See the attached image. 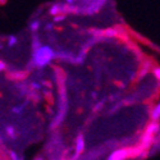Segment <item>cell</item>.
<instances>
[{
	"label": "cell",
	"instance_id": "14",
	"mask_svg": "<svg viewBox=\"0 0 160 160\" xmlns=\"http://www.w3.org/2000/svg\"><path fill=\"white\" fill-rule=\"evenodd\" d=\"M5 69H7V64H5L3 60H0V73L4 72Z\"/></svg>",
	"mask_w": 160,
	"mask_h": 160
},
{
	"label": "cell",
	"instance_id": "1",
	"mask_svg": "<svg viewBox=\"0 0 160 160\" xmlns=\"http://www.w3.org/2000/svg\"><path fill=\"white\" fill-rule=\"evenodd\" d=\"M55 54H57V51L54 50L52 46L41 44L40 46L32 49L30 67L33 69H42L49 64H51V62L55 59Z\"/></svg>",
	"mask_w": 160,
	"mask_h": 160
},
{
	"label": "cell",
	"instance_id": "6",
	"mask_svg": "<svg viewBox=\"0 0 160 160\" xmlns=\"http://www.w3.org/2000/svg\"><path fill=\"white\" fill-rule=\"evenodd\" d=\"M150 119L155 122H159V119H160V104L159 102H156L150 109Z\"/></svg>",
	"mask_w": 160,
	"mask_h": 160
},
{
	"label": "cell",
	"instance_id": "10",
	"mask_svg": "<svg viewBox=\"0 0 160 160\" xmlns=\"http://www.w3.org/2000/svg\"><path fill=\"white\" fill-rule=\"evenodd\" d=\"M23 110H24L23 105H14V106H12V109H10V112L14 115H21L23 113Z\"/></svg>",
	"mask_w": 160,
	"mask_h": 160
},
{
	"label": "cell",
	"instance_id": "8",
	"mask_svg": "<svg viewBox=\"0 0 160 160\" xmlns=\"http://www.w3.org/2000/svg\"><path fill=\"white\" fill-rule=\"evenodd\" d=\"M28 27H30V31H31V32L37 33L38 30H40V27H41V21H40V19H32V21L30 22Z\"/></svg>",
	"mask_w": 160,
	"mask_h": 160
},
{
	"label": "cell",
	"instance_id": "2",
	"mask_svg": "<svg viewBox=\"0 0 160 160\" xmlns=\"http://www.w3.org/2000/svg\"><path fill=\"white\" fill-rule=\"evenodd\" d=\"M159 122H155V121H151L148 127L145 128L143 131V135L141 137V149H148L151 146V143H154V138L156 136H159Z\"/></svg>",
	"mask_w": 160,
	"mask_h": 160
},
{
	"label": "cell",
	"instance_id": "5",
	"mask_svg": "<svg viewBox=\"0 0 160 160\" xmlns=\"http://www.w3.org/2000/svg\"><path fill=\"white\" fill-rule=\"evenodd\" d=\"M62 13H64V14H67V5L63 4V3H54L51 4L50 8H49V14L50 16H57V14H62Z\"/></svg>",
	"mask_w": 160,
	"mask_h": 160
},
{
	"label": "cell",
	"instance_id": "9",
	"mask_svg": "<svg viewBox=\"0 0 160 160\" xmlns=\"http://www.w3.org/2000/svg\"><path fill=\"white\" fill-rule=\"evenodd\" d=\"M17 44H18V37H17V36H14V35L8 36V38H7V45H8V48H14Z\"/></svg>",
	"mask_w": 160,
	"mask_h": 160
},
{
	"label": "cell",
	"instance_id": "11",
	"mask_svg": "<svg viewBox=\"0 0 160 160\" xmlns=\"http://www.w3.org/2000/svg\"><path fill=\"white\" fill-rule=\"evenodd\" d=\"M8 158H9V160H24L21 155H18L16 151H13V150H8Z\"/></svg>",
	"mask_w": 160,
	"mask_h": 160
},
{
	"label": "cell",
	"instance_id": "17",
	"mask_svg": "<svg viewBox=\"0 0 160 160\" xmlns=\"http://www.w3.org/2000/svg\"><path fill=\"white\" fill-rule=\"evenodd\" d=\"M0 160H3V156L2 155H0Z\"/></svg>",
	"mask_w": 160,
	"mask_h": 160
},
{
	"label": "cell",
	"instance_id": "15",
	"mask_svg": "<svg viewBox=\"0 0 160 160\" xmlns=\"http://www.w3.org/2000/svg\"><path fill=\"white\" fill-rule=\"evenodd\" d=\"M54 28V23H48L46 26H45V30L46 31H50V30H52Z\"/></svg>",
	"mask_w": 160,
	"mask_h": 160
},
{
	"label": "cell",
	"instance_id": "3",
	"mask_svg": "<svg viewBox=\"0 0 160 160\" xmlns=\"http://www.w3.org/2000/svg\"><path fill=\"white\" fill-rule=\"evenodd\" d=\"M85 146H86L85 136L82 135V133H79V135H77V137H76V140H74V152H76L74 160L85 151Z\"/></svg>",
	"mask_w": 160,
	"mask_h": 160
},
{
	"label": "cell",
	"instance_id": "16",
	"mask_svg": "<svg viewBox=\"0 0 160 160\" xmlns=\"http://www.w3.org/2000/svg\"><path fill=\"white\" fill-rule=\"evenodd\" d=\"M3 48V45H2V42H0V49H2Z\"/></svg>",
	"mask_w": 160,
	"mask_h": 160
},
{
	"label": "cell",
	"instance_id": "4",
	"mask_svg": "<svg viewBox=\"0 0 160 160\" xmlns=\"http://www.w3.org/2000/svg\"><path fill=\"white\" fill-rule=\"evenodd\" d=\"M131 156V152L128 149H117L114 150L106 160H127Z\"/></svg>",
	"mask_w": 160,
	"mask_h": 160
},
{
	"label": "cell",
	"instance_id": "13",
	"mask_svg": "<svg viewBox=\"0 0 160 160\" xmlns=\"http://www.w3.org/2000/svg\"><path fill=\"white\" fill-rule=\"evenodd\" d=\"M64 19H65V14H64V13H62V14H57V16H54V18H52V21H54V23L63 22Z\"/></svg>",
	"mask_w": 160,
	"mask_h": 160
},
{
	"label": "cell",
	"instance_id": "7",
	"mask_svg": "<svg viewBox=\"0 0 160 160\" xmlns=\"http://www.w3.org/2000/svg\"><path fill=\"white\" fill-rule=\"evenodd\" d=\"M4 131H5V136H7L8 138H16V137H17V131H16L14 126L8 124Z\"/></svg>",
	"mask_w": 160,
	"mask_h": 160
},
{
	"label": "cell",
	"instance_id": "12",
	"mask_svg": "<svg viewBox=\"0 0 160 160\" xmlns=\"http://www.w3.org/2000/svg\"><path fill=\"white\" fill-rule=\"evenodd\" d=\"M151 73H152V76L155 77V79L159 82V79H160V67L159 65H155L154 68H152V71H151Z\"/></svg>",
	"mask_w": 160,
	"mask_h": 160
}]
</instances>
